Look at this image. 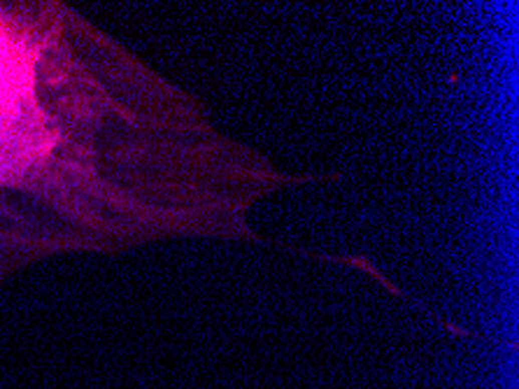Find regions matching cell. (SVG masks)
<instances>
[{"mask_svg":"<svg viewBox=\"0 0 519 389\" xmlns=\"http://www.w3.org/2000/svg\"><path fill=\"white\" fill-rule=\"evenodd\" d=\"M154 79L61 5H0V278L163 226Z\"/></svg>","mask_w":519,"mask_h":389,"instance_id":"1","label":"cell"}]
</instances>
